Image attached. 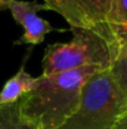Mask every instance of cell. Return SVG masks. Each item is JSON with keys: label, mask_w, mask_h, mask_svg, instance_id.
<instances>
[{"label": "cell", "mask_w": 127, "mask_h": 129, "mask_svg": "<svg viewBox=\"0 0 127 129\" xmlns=\"http://www.w3.org/2000/svg\"><path fill=\"white\" fill-rule=\"evenodd\" d=\"M0 129H34L19 112V102L0 107Z\"/></svg>", "instance_id": "8"}, {"label": "cell", "mask_w": 127, "mask_h": 129, "mask_svg": "<svg viewBox=\"0 0 127 129\" xmlns=\"http://www.w3.org/2000/svg\"><path fill=\"white\" fill-rule=\"evenodd\" d=\"M10 13L16 21V24L24 26L25 23H28L31 18L36 16V14L41 10H49V8L42 3H38L36 0L33 1H21V0H13V3L9 6Z\"/></svg>", "instance_id": "7"}, {"label": "cell", "mask_w": 127, "mask_h": 129, "mask_svg": "<svg viewBox=\"0 0 127 129\" xmlns=\"http://www.w3.org/2000/svg\"><path fill=\"white\" fill-rule=\"evenodd\" d=\"M117 85L122 90L123 95L127 100V54L126 53H118L117 58L115 59L113 64L110 68Z\"/></svg>", "instance_id": "10"}, {"label": "cell", "mask_w": 127, "mask_h": 129, "mask_svg": "<svg viewBox=\"0 0 127 129\" xmlns=\"http://www.w3.org/2000/svg\"><path fill=\"white\" fill-rule=\"evenodd\" d=\"M108 23L112 29H127V0H111Z\"/></svg>", "instance_id": "9"}, {"label": "cell", "mask_w": 127, "mask_h": 129, "mask_svg": "<svg viewBox=\"0 0 127 129\" xmlns=\"http://www.w3.org/2000/svg\"><path fill=\"white\" fill-rule=\"evenodd\" d=\"M115 129H127V112L120 118V120L117 122Z\"/></svg>", "instance_id": "12"}, {"label": "cell", "mask_w": 127, "mask_h": 129, "mask_svg": "<svg viewBox=\"0 0 127 129\" xmlns=\"http://www.w3.org/2000/svg\"><path fill=\"white\" fill-rule=\"evenodd\" d=\"M72 39L47 45L42 58V75L74 70L84 67L110 69L117 58L118 44L102 35L80 28H70Z\"/></svg>", "instance_id": "3"}, {"label": "cell", "mask_w": 127, "mask_h": 129, "mask_svg": "<svg viewBox=\"0 0 127 129\" xmlns=\"http://www.w3.org/2000/svg\"><path fill=\"white\" fill-rule=\"evenodd\" d=\"M11 3H13V0H0V11L9 9Z\"/></svg>", "instance_id": "13"}, {"label": "cell", "mask_w": 127, "mask_h": 129, "mask_svg": "<svg viewBox=\"0 0 127 129\" xmlns=\"http://www.w3.org/2000/svg\"><path fill=\"white\" fill-rule=\"evenodd\" d=\"M126 112V96L111 70H101L86 80L77 109L60 129H115Z\"/></svg>", "instance_id": "2"}, {"label": "cell", "mask_w": 127, "mask_h": 129, "mask_svg": "<svg viewBox=\"0 0 127 129\" xmlns=\"http://www.w3.org/2000/svg\"><path fill=\"white\" fill-rule=\"evenodd\" d=\"M100 67L38 77L35 88L19 100L21 118L34 129H60L75 113L86 80L98 73Z\"/></svg>", "instance_id": "1"}, {"label": "cell", "mask_w": 127, "mask_h": 129, "mask_svg": "<svg viewBox=\"0 0 127 129\" xmlns=\"http://www.w3.org/2000/svg\"><path fill=\"white\" fill-rule=\"evenodd\" d=\"M49 10L61 15L70 28L92 30L103 38L117 43L108 23L111 0H42Z\"/></svg>", "instance_id": "4"}, {"label": "cell", "mask_w": 127, "mask_h": 129, "mask_svg": "<svg viewBox=\"0 0 127 129\" xmlns=\"http://www.w3.org/2000/svg\"><path fill=\"white\" fill-rule=\"evenodd\" d=\"M24 34L23 37L16 42V44H30V45H36L44 42L45 37L56 30L50 25V23L40 16H34L31 18L28 23L24 24Z\"/></svg>", "instance_id": "6"}, {"label": "cell", "mask_w": 127, "mask_h": 129, "mask_svg": "<svg viewBox=\"0 0 127 129\" xmlns=\"http://www.w3.org/2000/svg\"><path fill=\"white\" fill-rule=\"evenodd\" d=\"M38 83V78L31 77L25 70V64L21 65L19 72L11 77L0 90V107L18 103L28 93H30Z\"/></svg>", "instance_id": "5"}, {"label": "cell", "mask_w": 127, "mask_h": 129, "mask_svg": "<svg viewBox=\"0 0 127 129\" xmlns=\"http://www.w3.org/2000/svg\"><path fill=\"white\" fill-rule=\"evenodd\" d=\"M113 33H115V37L118 43L120 53L127 54V29H115Z\"/></svg>", "instance_id": "11"}]
</instances>
